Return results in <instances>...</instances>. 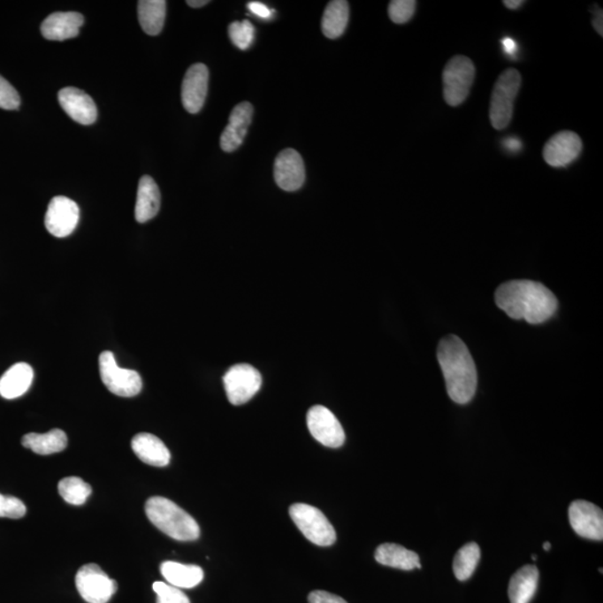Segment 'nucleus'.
Returning <instances> with one entry per match:
<instances>
[{"mask_svg": "<svg viewBox=\"0 0 603 603\" xmlns=\"http://www.w3.org/2000/svg\"><path fill=\"white\" fill-rule=\"evenodd\" d=\"M75 584L80 597L88 603H108L118 589L116 581L95 563L80 569Z\"/></svg>", "mask_w": 603, "mask_h": 603, "instance_id": "obj_8", "label": "nucleus"}, {"mask_svg": "<svg viewBox=\"0 0 603 603\" xmlns=\"http://www.w3.org/2000/svg\"><path fill=\"white\" fill-rule=\"evenodd\" d=\"M437 358L449 397L460 405L469 403L477 388V367L469 347L456 335H448L439 342Z\"/></svg>", "mask_w": 603, "mask_h": 603, "instance_id": "obj_2", "label": "nucleus"}, {"mask_svg": "<svg viewBox=\"0 0 603 603\" xmlns=\"http://www.w3.org/2000/svg\"><path fill=\"white\" fill-rule=\"evenodd\" d=\"M417 3L415 0H393L389 4L390 19L396 24H405L413 19Z\"/></svg>", "mask_w": 603, "mask_h": 603, "instance_id": "obj_31", "label": "nucleus"}, {"mask_svg": "<svg viewBox=\"0 0 603 603\" xmlns=\"http://www.w3.org/2000/svg\"><path fill=\"white\" fill-rule=\"evenodd\" d=\"M131 446H133L135 455L144 464L156 467L169 465L172 455H170L167 446L158 437L142 432V434L134 437Z\"/></svg>", "mask_w": 603, "mask_h": 603, "instance_id": "obj_19", "label": "nucleus"}, {"mask_svg": "<svg viewBox=\"0 0 603 603\" xmlns=\"http://www.w3.org/2000/svg\"><path fill=\"white\" fill-rule=\"evenodd\" d=\"M208 3H210L208 0H188V2H187V4L193 8L203 7L207 5Z\"/></svg>", "mask_w": 603, "mask_h": 603, "instance_id": "obj_41", "label": "nucleus"}, {"mask_svg": "<svg viewBox=\"0 0 603 603\" xmlns=\"http://www.w3.org/2000/svg\"><path fill=\"white\" fill-rule=\"evenodd\" d=\"M167 3L164 0H141L138 3V17L143 32L156 36L163 31Z\"/></svg>", "mask_w": 603, "mask_h": 603, "instance_id": "obj_26", "label": "nucleus"}, {"mask_svg": "<svg viewBox=\"0 0 603 603\" xmlns=\"http://www.w3.org/2000/svg\"><path fill=\"white\" fill-rule=\"evenodd\" d=\"M229 37L233 44L240 50H248L253 44L255 38V28L248 20L233 21L228 27Z\"/></svg>", "mask_w": 603, "mask_h": 603, "instance_id": "obj_30", "label": "nucleus"}, {"mask_svg": "<svg viewBox=\"0 0 603 603\" xmlns=\"http://www.w3.org/2000/svg\"><path fill=\"white\" fill-rule=\"evenodd\" d=\"M58 492L66 503L80 507L92 494V487L82 478L66 477L58 483Z\"/></svg>", "mask_w": 603, "mask_h": 603, "instance_id": "obj_29", "label": "nucleus"}, {"mask_svg": "<svg viewBox=\"0 0 603 603\" xmlns=\"http://www.w3.org/2000/svg\"><path fill=\"white\" fill-rule=\"evenodd\" d=\"M161 195L158 185L151 177L144 176L139 181L135 219L147 223L155 218L160 210Z\"/></svg>", "mask_w": 603, "mask_h": 603, "instance_id": "obj_21", "label": "nucleus"}, {"mask_svg": "<svg viewBox=\"0 0 603 603\" xmlns=\"http://www.w3.org/2000/svg\"><path fill=\"white\" fill-rule=\"evenodd\" d=\"M475 79V66L466 57H453L445 66L443 73L444 99L450 106L464 103Z\"/></svg>", "mask_w": 603, "mask_h": 603, "instance_id": "obj_6", "label": "nucleus"}, {"mask_svg": "<svg viewBox=\"0 0 603 603\" xmlns=\"http://www.w3.org/2000/svg\"><path fill=\"white\" fill-rule=\"evenodd\" d=\"M20 106V96L7 80L0 76V109L17 110Z\"/></svg>", "mask_w": 603, "mask_h": 603, "instance_id": "obj_34", "label": "nucleus"}, {"mask_svg": "<svg viewBox=\"0 0 603 603\" xmlns=\"http://www.w3.org/2000/svg\"><path fill=\"white\" fill-rule=\"evenodd\" d=\"M253 112V105L249 102H241L233 108L228 126L220 137V147L225 152L235 151L241 146L252 123Z\"/></svg>", "mask_w": 603, "mask_h": 603, "instance_id": "obj_17", "label": "nucleus"}, {"mask_svg": "<svg viewBox=\"0 0 603 603\" xmlns=\"http://www.w3.org/2000/svg\"><path fill=\"white\" fill-rule=\"evenodd\" d=\"M602 17H603L602 11L600 10L597 12L596 17H594V19L592 20L593 27L596 28L597 33L600 36H603Z\"/></svg>", "mask_w": 603, "mask_h": 603, "instance_id": "obj_38", "label": "nucleus"}, {"mask_svg": "<svg viewBox=\"0 0 603 603\" xmlns=\"http://www.w3.org/2000/svg\"><path fill=\"white\" fill-rule=\"evenodd\" d=\"M274 178L279 188L296 191L305 181V167L299 152L286 149L278 156L274 164Z\"/></svg>", "mask_w": 603, "mask_h": 603, "instance_id": "obj_15", "label": "nucleus"}, {"mask_svg": "<svg viewBox=\"0 0 603 603\" xmlns=\"http://www.w3.org/2000/svg\"><path fill=\"white\" fill-rule=\"evenodd\" d=\"M84 17L75 11H57L42 21L41 32L46 40L66 41L79 35Z\"/></svg>", "mask_w": 603, "mask_h": 603, "instance_id": "obj_18", "label": "nucleus"}, {"mask_svg": "<svg viewBox=\"0 0 603 603\" xmlns=\"http://www.w3.org/2000/svg\"><path fill=\"white\" fill-rule=\"evenodd\" d=\"M479 559H481V549L477 543H467L454 558V575L460 581L469 580L477 570Z\"/></svg>", "mask_w": 603, "mask_h": 603, "instance_id": "obj_28", "label": "nucleus"}, {"mask_svg": "<svg viewBox=\"0 0 603 603\" xmlns=\"http://www.w3.org/2000/svg\"><path fill=\"white\" fill-rule=\"evenodd\" d=\"M156 603H190L189 598L179 588L164 583H155Z\"/></svg>", "mask_w": 603, "mask_h": 603, "instance_id": "obj_32", "label": "nucleus"}, {"mask_svg": "<svg viewBox=\"0 0 603 603\" xmlns=\"http://www.w3.org/2000/svg\"><path fill=\"white\" fill-rule=\"evenodd\" d=\"M503 4L509 8V10H517V8L523 5L524 2H522V0H505Z\"/></svg>", "mask_w": 603, "mask_h": 603, "instance_id": "obj_40", "label": "nucleus"}, {"mask_svg": "<svg viewBox=\"0 0 603 603\" xmlns=\"http://www.w3.org/2000/svg\"><path fill=\"white\" fill-rule=\"evenodd\" d=\"M569 521L579 537L593 541L603 540V513L597 505L587 500H575L569 508Z\"/></svg>", "mask_w": 603, "mask_h": 603, "instance_id": "obj_12", "label": "nucleus"}, {"mask_svg": "<svg viewBox=\"0 0 603 603\" xmlns=\"http://www.w3.org/2000/svg\"><path fill=\"white\" fill-rule=\"evenodd\" d=\"M498 307L514 320L540 324L554 316L558 300L541 283L520 279L502 284L495 292Z\"/></svg>", "mask_w": 603, "mask_h": 603, "instance_id": "obj_1", "label": "nucleus"}, {"mask_svg": "<svg viewBox=\"0 0 603 603\" xmlns=\"http://www.w3.org/2000/svg\"><path fill=\"white\" fill-rule=\"evenodd\" d=\"M538 570L535 566H524L514 573L508 584L511 603H530L537 593Z\"/></svg>", "mask_w": 603, "mask_h": 603, "instance_id": "obj_23", "label": "nucleus"}, {"mask_svg": "<svg viewBox=\"0 0 603 603\" xmlns=\"http://www.w3.org/2000/svg\"><path fill=\"white\" fill-rule=\"evenodd\" d=\"M161 575L170 585L179 589L197 587L203 580V570L194 564L165 561L160 566Z\"/></svg>", "mask_w": 603, "mask_h": 603, "instance_id": "obj_24", "label": "nucleus"}, {"mask_svg": "<svg viewBox=\"0 0 603 603\" xmlns=\"http://www.w3.org/2000/svg\"><path fill=\"white\" fill-rule=\"evenodd\" d=\"M349 21V4L344 0H334L326 6L322 19L323 34L331 40L342 35Z\"/></svg>", "mask_w": 603, "mask_h": 603, "instance_id": "obj_27", "label": "nucleus"}, {"mask_svg": "<svg viewBox=\"0 0 603 603\" xmlns=\"http://www.w3.org/2000/svg\"><path fill=\"white\" fill-rule=\"evenodd\" d=\"M505 147H507L509 151L517 152L521 149L520 140L509 138L507 140V142H505Z\"/></svg>", "mask_w": 603, "mask_h": 603, "instance_id": "obj_39", "label": "nucleus"}, {"mask_svg": "<svg viewBox=\"0 0 603 603\" xmlns=\"http://www.w3.org/2000/svg\"><path fill=\"white\" fill-rule=\"evenodd\" d=\"M224 385L228 401L232 405H244L260 392L262 376L252 365L236 364L229 369L225 375Z\"/></svg>", "mask_w": 603, "mask_h": 603, "instance_id": "obj_9", "label": "nucleus"}, {"mask_svg": "<svg viewBox=\"0 0 603 603\" xmlns=\"http://www.w3.org/2000/svg\"><path fill=\"white\" fill-rule=\"evenodd\" d=\"M21 444L37 455H52L63 452L67 447V436L61 429H53L46 434L31 432L23 437Z\"/></svg>", "mask_w": 603, "mask_h": 603, "instance_id": "obj_25", "label": "nucleus"}, {"mask_svg": "<svg viewBox=\"0 0 603 603\" xmlns=\"http://www.w3.org/2000/svg\"><path fill=\"white\" fill-rule=\"evenodd\" d=\"M583 151L581 138L572 131H561L552 137L543 149V158L553 168H563L579 158Z\"/></svg>", "mask_w": 603, "mask_h": 603, "instance_id": "obj_13", "label": "nucleus"}, {"mask_svg": "<svg viewBox=\"0 0 603 603\" xmlns=\"http://www.w3.org/2000/svg\"><path fill=\"white\" fill-rule=\"evenodd\" d=\"M543 549L549 551L551 549V543L546 542L545 545H543Z\"/></svg>", "mask_w": 603, "mask_h": 603, "instance_id": "obj_42", "label": "nucleus"}, {"mask_svg": "<svg viewBox=\"0 0 603 603\" xmlns=\"http://www.w3.org/2000/svg\"><path fill=\"white\" fill-rule=\"evenodd\" d=\"M210 72L203 64L190 66L181 88V100L189 113H198L205 104Z\"/></svg>", "mask_w": 603, "mask_h": 603, "instance_id": "obj_14", "label": "nucleus"}, {"mask_svg": "<svg viewBox=\"0 0 603 603\" xmlns=\"http://www.w3.org/2000/svg\"><path fill=\"white\" fill-rule=\"evenodd\" d=\"M80 208L72 199L63 196L50 201L45 216V227L58 239L70 236L78 226Z\"/></svg>", "mask_w": 603, "mask_h": 603, "instance_id": "obj_11", "label": "nucleus"}, {"mask_svg": "<svg viewBox=\"0 0 603 603\" xmlns=\"http://www.w3.org/2000/svg\"><path fill=\"white\" fill-rule=\"evenodd\" d=\"M248 10L253 12L254 15L260 17V19H270L271 11L269 7L264 5V4L258 2H252L248 4Z\"/></svg>", "mask_w": 603, "mask_h": 603, "instance_id": "obj_36", "label": "nucleus"}, {"mask_svg": "<svg viewBox=\"0 0 603 603\" xmlns=\"http://www.w3.org/2000/svg\"><path fill=\"white\" fill-rule=\"evenodd\" d=\"M307 422L309 432L323 446L339 448L346 441L342 424L328 408L312 407L309 410Z\"/></svg>", "mask_w": 603, "mask_h": 603, "instance_id": "obj_10", "label": "nucleus"}, {"mask_svg": "<svg viewBox=\"0 0 603 603\" xmlns=\"http://www.w3.org/2000/svg\"><path fill=\"white\" fill-rule=\"evenodd\" d=\"M522 83L519 71L509 69L500 75L492 88L490 118L496 130H503L511 123L514 102L519 95Z\"/></svg>", "mask_w": 603, "mask_h": 603, "instance_id": "obj_4", "label": "nucleus"}, {"mask_svg": "<svg viewBox=\"0 0 603 603\" xmlns=\"http://www.w3.org/2000/svg\"><path fill=\"white\" fill-rule=\"evenodd\" d=\"M502 44L505 52L509 55H513L517 50V44L515 41L512 40V38H504Z\"/></svg>", "mask_w": 603, "mask_h": 603, "instance_id": "obj_37", "label": "nucleus"}, {"mask_svg": "<svg viewBox=\"0 0 603 603\" xmlns=\"http://www.w3.org/2000/svg\"><path fill=\"white\" fill-rule=\"evenodd\" d=\"M57 97L62 109L72 120L83 126H90L96 121V105L87 93L76 88H65L58 92Z\"/></svg>", "mask_w": 603, "mask_h": 603, "instance_id": "obj_16", "label": "nucleus"}, {"mask_svg": "<svg viewBox=\"0 0 603 603\" xmlns=\"http://www.w3.org/2000/svg\"><path fill=\"white\" fill-rule=\"evenodd\" d=\"M375 558L376 561L382 566L401 569V570L411 571L414 569L422 568L419 556L416 552L394 545V543H385L378 546Z\"/></svg>", "mask_w": 603, "mask_h": 603, "instance_id": "obj_22", "label": "nucleus"}, {"mask_svg": "<svg viewBox=\"0 0 603 603\" xmlns=\"http://www.w3.org/2000/svg\"><path fill=\"white\" fill-rule=\"evenodd\" d=\"M146 514L156 529L177 541H195L201 537V528L196 520L172 500L160 496L149 499Z\"/></svg>", "mask_w": 603, "mask_h": 603, "instance_id": "obj_3", "label": "nucleus"}, {"mask_svg": "<svg viewBox=\"0 0 603 603\" xmlns=\"http://www.w3.org/2000/svg\"><path fill=\"white\" fill-rule=\"evenodd\" d=\"M33 379L34 371L31 365L25 363L12 365L0 378V396L8 401L23 396L31 388Z\"/></svg>", "mask_w": 603, "mask_h": 603, "instance_id": "obj_20", "label": "nucleus"}, {"mask_svg": "<svg viewBox=\"0 0 603 603\" xmlns=\"http://www.w3.org/2000/svg\"><path fill=\"white\" fill-rule=\"evenodd\" d=\"M27 514V507L14 496L0 494V517L7 519H21Z\"/></svg>", "mask_w": 603, "mask_h": 603, "instance_id": "obj_33", "label": "nucleus"}, {"mask_svg": "<svg viewBox=\"0 0 603 603\" xmlns=\"http://www.w3.org/2000/svg\"><path fill=\"white\" fill-rule=\"evenodd\" d=\"M99 365L102 382L110 393L125 398L134 397L141 393V377L137 371L118 367L112 352H102Z\"/></svg>", "mask_w": 603, "mask_h": 603, "instance_id": "obj_7", "label": "nucleus"}, {"mask_svg": "<svg viewBox=\"0 0 603 603\" xmlns=\"http://www.w3.org/2000/svg\"><path fill=\"white\" fill-rule=\"evenodd\" d=\"M291 519L313 545L330 546L337 541L332 524L320 509L311 505L297 503L290 508Z\"/></svg>", "mask_w": 603, "mask_h": 603, "instance_id": "obj_5", "label": "nucleus"}, {"mask_svg": "<svg viewBox=\"0 0 603 603\" xmlns=\"http://www.w3.org/2000/svg\"><path fill=\"white\" fill-rule=\"evenodd\" d=\"M309 603H347L344 599L335 594L317 590L309 594Z\"/></svg>", "mask_w": 603, "mask_h": 603, "instance_id": "obj_35", "label": "nucleus"}]
</instances>
